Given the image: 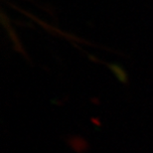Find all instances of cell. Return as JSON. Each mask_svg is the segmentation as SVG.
I'll list each match as a JSON object with an SVG mask.
<instances>
[{"label":"cell","mask_w":153,"mask_h":153,"mask_svg":"<svg viewBox=\"0 0 153 153\" xmlns=\"http://www.w3.org/2000/svg\"><path fill=\"white\" fill-rule=\"evenodd\" d=\"M70 143H71L72 147L78 152H82L85 149H87V143H85V140L82 139L81 137H79H79H76V138L71 139Z\"/></svg>","instance_id":"6da1fadb"}]
</instances>
